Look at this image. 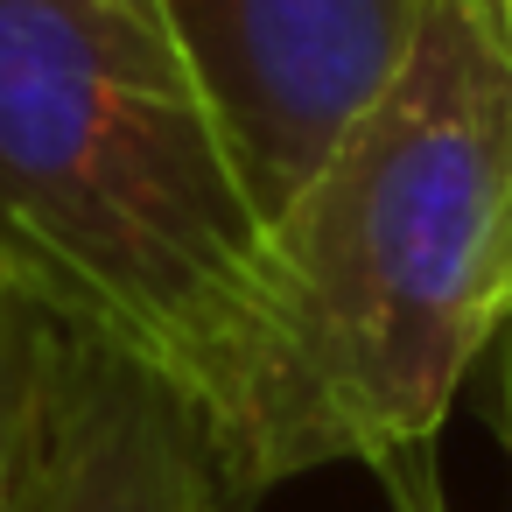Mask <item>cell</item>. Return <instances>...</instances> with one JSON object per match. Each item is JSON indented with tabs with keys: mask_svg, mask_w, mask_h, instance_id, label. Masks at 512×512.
Wrapping results in <instances>:
<instances>
[{
	"mask_svg": "<svg viewBox=\"0 0 512 512\" xmlns=\"http://www.w3.org/2000/svg\"><path fill=\"white\" fill-rule=\"evenodd\" d=\"M64 365H71V330L50 309H36L22 288H0V512L43 505Z\"/></svg>",
	"mask_w": 512,
	"mask_h": 512,
	"instance_id": "obj_5",
	"label": "cell"
},
{
	"mask_svg": "<svg viewBox=\"0 0 512 512\" xmlns=\"http://www.w3.org/2000/svg\"><path fill=\"white\" fill-rule=\"evenodd\" d=\"M491 421H498L505 470H512V323H505V337H498V393H491Z\"/></svg>",
	"mask_w": 512,
	"mask_h": 512,
	"instance_id": "obj_6",
	"label": "cell"
},
{
	"mask_svg": "<svg viewBox=\"0 0 512 512\" xmlns=\"http://www.w3.org/2000/svg\"><path fill=\"white\" fill-rule=\"evenodd\" d=\"M260 246L162 0H0V288L190 407Z\"/></svg>",
	"mask_w": 512,
	"mask_h": 512,
	"instance_id": "obj_2",
	"label": "cell"
},
{
	"mask_svg": "<svg viewBox=\"0 0 512 512\" xmlns=\"http://www.w3.org/2000/svg\"><path fill=\"white\" fill-rule=\"evenodd\" d=\"M435 0H162L260 225L400 85Z\"/></svg>",
	"mask_w": 512,
	"mask_h": 512,
	"instance_id": "obj_3",
	"label": "cell"
},
{
	"mask_svg": "<svg viewBox=\"0 0 512 512\" xmlns=\"http://www.w3.org/2000/svg\"><path fill=\"white\" fill-rule=\"evenodd\" d=\"M36 512H225V491L183 393L120 351L71 337Z\"/></svg>",
	"mask_w": 512,
	"mask_h": 512,
	"instance_id": "obj_4",
	"label": "cell"
},
{
	"mask_svg": "<svg viewBox=\"0 0 512 512\" xmlns=\"http://www.w3.org/2000/svg\"><path fill=\"white\" fill-rule=\"evenodd\" d=\"M491 22H498V43H505V57H512V0H491Z\"/></svg>",
	"mask_w": 512,
	"mask_h": 512,
	"instance_id": "obj_7",
	"label": "cell"
},
{
	"mask_svg": "<svg viewBox=\"0 0 512 512\" xmlns=\"http://www.w3.org/2000/svg\"><path fill=\"white\" fill-rule=\"evenodd\" d=\"M512 323V57L491 0H435L414 64L267 225L190 400L225 512L421 449Z\"/></svg>",
	"mask_w": 512,
	"mask_h": 512,
	"instance_id": "obj_1",
	"label": "cell"
}]
</instances>
